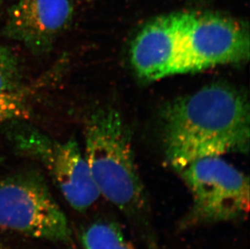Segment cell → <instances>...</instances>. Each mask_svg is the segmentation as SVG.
Segmentation results:
<instances>
[{"instance_id":"cell-7","label":"cell","mask_w":250,"mask_h":249,"mask_svg":"<svg viewBox=\"0 0 250 249\" xmlns=\"http://www.w3.org/2000/svg\"><path fill=\"white\" fill-rule=\"evenodd\" d=\"M71 0H17L10 8L2 33L31 54L42 56L71 22Z\"/></svg>"},{"instance_id":"cell-2","label":"cell","mask_w":250,"mask_h":249,"mask_svg":"<svg viewBox=\"0 0 250 249\" xmlns=\"http://www.w3.org/2000/svg\"><path fill=\"white\" fill-rule=\"evenodd\" d=\"M83 152L100 195L155 249L148 198L135 164L130 133L118 111L106 107L88 117Z\"/></svg>"},{"instance_id":"cell-4","label":"cell","mask_w":250,"mask_h":249,"mask_svg":"<svg viewBox=\"0 0 250 249\" xmlns=\"http://www.w3.org/2000/svg\"><path fill=\"white\" fill-rule=\"evenodd\" d=\"M191 194L181 229L242 219L250 210V180L222 156H208L177 171Z\"/></svg>"},{"instance_id":"cell-9","label":"cell","mask_w":250,"mask_h":249,"mask_svg":"<svg viewBox=\"0 0 250 249\" xmlns=\"http://www.w3.org/2000/svg\"><path fill=\"white\" fill-rule=\"evenodd\" d=\"M80 238L84 249H136L114 222H93L83 228Z\"/></svg>"},{"instance_id":"cell-1","label":"cell","mask_w":250,"mask_h":249,"mask_svg":"<svg viewBox=\"0 0 250 249\" xmlns=\"http://www.w3.org/2000/svg\"><path fill=\"white\" fill-rule=\"evenodd\" d=\"M248 97L231 85L215 83L172 101L163 116L166 161L176 172L208 156L250 150Z\"/></svg>"},{"instance_id":"cell-10","label":"cell","mask_w":250,"mask_h":249,"mask_svg":"<svg viewBox=\"0 0 250 249\" xmlns=\"http://www.w3.org/2000/svg\"><path fill=\"white\" fill-rule=\"evenodd\" d=\"M39 84L34 87L25 85L19 90L0 92V124L30 118V98Z\"/></svg>"},{"instance_id":"cell-5","label":"cell","mask_w":250,"mask_h":249,"mask_svg":"<svg viewBox=\"0 0 250 249\" xmlns=\"http://www.w3.org/2000/svg\"><path fill=\"white\" fill-rule=\"evenodd\" d=\"M0 228L56 244L73 243L66 215L35 168L0 177Z\"/></svg>"},{"instance_id":"cell-3","label":"cell","mask_w":250,"mask_h":249,"mask_svg":"<svg viewBox=\"0 0 250 249\" xmlns=\"http://www.w3.org/2000/svg\"><path fill=\"white\" fill-rule=\"evenodd\" d=\"M3 124L5 137L19 155L42 165L74 209L84 212L99 199L83 152L75 139L59 141L28 120Z\"/></svg>"},{"instance_id":"cell-11","label":"cell","mask_w":250,"mask_h":249,"mask_svg":"<svg viewBox=\"0 0 250 249\" xmlns=\"http://www.w3.org/2000/svg\"><path fill=\"white\" fill-rule=\"evenodd\" d=\"M24 86L21 62L14 52L0 45V92L16 91Z\"/></svg>"},{"instance_id":"cell-8","label":"cell","mask_w":250,"mask_h":249,"mask_svg":"<svg viewBox=\"0 0 250 249\" xmlns=\"http://www.w3.org/2000/svg\"><path fill=\"white\" fill-rule=\"evenodd\" d=\"M177 12L156 17L138 33L130 62L140 79L154 81L178 74Z\"/></svg>"},{"instance_id":"cell-6","label":"cell","mask_w":250,"mask_h":249,"mask_svg":"<svg viewBox=\"0 0 250 249\" xmlns=\"http://www.w3.org/2000/svg\"><path fill=\"white\" fill-rule=\"evenodd\" d=\"M178 74L241 63L250 59V28L212 12H177Z\"/></svg>"},{"instance_id":"cell-12","label":"cell","mask_w":250,"mask_h":249,"mask_svg":"<svg viewBox=\"0 0 250 249\" xmlns=\"http://www.w3.org/2000/svg\"><path fill=\"white\" fill-rule=\"evenodd\" d=\"M0 249H18L11 245V243L5 240L2 235H0Z\"/></svg>"}]
</instances>
